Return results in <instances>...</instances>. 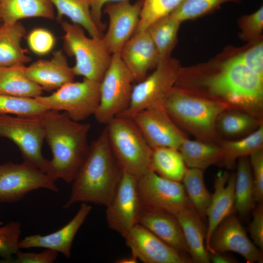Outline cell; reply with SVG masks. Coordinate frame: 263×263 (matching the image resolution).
<instances>
[{
	"label": "cell",
	"instance_id": "cell-1",
	"mask_svg": "<svg viewBox=\"0 0 263 263\" xmlns=\"http://www.w3.org/2000/svg\"><path fill=\"white\" fill-rule=\"evenodd\" d=\"M174 87L263 120V78L235 56L215 66L181 67Z\"/></svg>",
	"mask_w": 263,
	"mask_h": 263
},
{
	"label": "cell",
	"instance_id": "cell-2",
	"mask_svg": "<svg viewBox=\"0 0 263 263\" xmlns=\"http://www.w3.org/2000/svg\"><path fill=\"white\" fill-rule=\"evenodd\" d=\"M52 158L46 174L55 182L72 183L89 152V123L72 119L66 113L48 110L39 116Z\"/></svg>",
	"mask_w": 263,
	"mask_h": 263
},
{
	"label": "cell",
	"instance_id": "cell-3",
	"mask_svg": "<svg viewBox=\"0 0 263 263\" xmlns=\"http://www.w3.org/2000/svg\"><path fill=\"white\" fill-rule=\"evenodd\" d=\"M122 173L111 149L106 127L90 146L63 207L68 208L77 203L106 207L114 195Z\"/></svg>",
	"mask_w": 263,
	"mask_h": 263
},
{
	"label": "cell",
	"instance_id": "cell-4",
	"mask_svg": "<svg viewBox=\"0 0 263 263\" xmlns=\"http://www.w3.org/2000/svg\"><path fill=\"white\" fill-rule=\"evenodd\" d=\"M164 107L181 130L197 140L219 145L222 139L216 130V121L223 111L228 109L225 105L173 87Z\"/></svg>",
	"mask_w": 263,
	"mask_h": 263
},
{
	"label": "cell",
	"instance_id": "cell-5",
	"mask_svg": "<svg viewBox=\"0 0 263 263\" xmlns=\"http://www.w3.org/2000/svg\"><path fill=\"white\" fill-rule=\"evenodd\" d=\"M110 146L122 171L139 179L150 169L151 148L132 118L116 116L107 125Z\"/></svg>",
	"mask_w": 263,
	"mask_h": 263
},
{
	"label": "cell",
	"instance_id": "cell-6",
	"mask_svg": "<svg viewBox=\"0 0 263 263\" xmlns=\"http://www.w3.org/2000/svg\"><path fill=\"white\" fill-rule=\"evenodd\" d=\"M60 23L64 32V51L75 58L72 67L75 75L100 82L112 57L102 38L87 37L79 25L63 20Z\"/></svg>",
	"mask_w": 263,
	"mask_h": 263
},
{
	"label": "cell",
	"instance_id": "cell-7",
	"mask_svg": "<svg viewBox=\"0 0 263 263\" xmlns=\"http://www.w3.org/2000/svg\"><path fill=\"white\" fill-rule=\"evenodd\" d=\"M181 67L179 60L171 56L161 59L149 75L133 86L128 108L117 116L132 118L145 109L164 106Z\"/></svg>",
	"mask_w": 263,
	"mask_h": 263
},
{
	"label": "cell",
	"instance_id": "cell-8",
	"mask_svg": "<svg viewBox=\"0 0 263 263\" xmlns=\"http://www.w3.org/2000/svg\"><path fill=\"white\" fill-rule=\"evenodd\" d=\"M134 82L119 54H113L109 66L100 82V101L94 115L97 122L107 125L128 108Z\"/></svg>",
	"mask_w": 263,
	"mask_h": 263
},
{
	"label": "cell",
	"instance_id": "cell-9",
	"mask_svg": "<svg viewBox=\"0 0 263 263\" xmlns=\"http://www.w3.org/2000/svg\"><path fill=\"white\" fill-rule=\"evenodd\" d=\"M0 136L11 140L17 145L24 162L46 173L49 160L42 152L45 132L39 116L0 114Z\"/></svg>",
	"mask_w": 263,
	"mask_h": 263
},
{
	"label": "cell",
	"instance_id": "cell-10",
	"mask_svg": "<svg viewBox=\"0 0 263 263\" xmlns=\"http://www.w3.org/2000/svg\"><path fill=\"white\" fill-rule=\"evenodd\" d=\"M35 98L49 110L64 111L80 122L94 115L100 101V82L84 78L68 83L52 94Z\"/></svg>",
	"mask_w": 263,
	"mask_h": 263
},
{
	"label": "cell",
	"instance_id": "cell-11",
	"mask_svg": "<svg viewBox=\"0 0 263 263\" xmlns=\"http://www.w3.org/2000/svg\"><path fill=\"white\" fill-rule=\"evenodd\" d=\"M137 190L144 211L176 215L192 206L182 182L163 178L150 169L138 179Z\"/></svg>",
	"mask_w": 263,
	"mask_h": 263
},
{
	"label": "cell",
	"instance_id": "cell-12",
	"mask_svg": "<svg viewBox=\"0 0 263 263\" xmlns=\"http://www.w3.org/2000/svg\"><path fill=\"white\" fill-rule=\"evenodd\" d=\"M40 188L58 191L55 182L38 168L24 162L0 163V203L19 202Z\"/></svg>",
	"mask_w": 263,
	"mask_h": 263
},
{
	"label": "cell",
	"instance_id": "cell-13",
	"mask_svg": "<svg viewBox=\"0 0 263 263\" xmlns=\"http://www.w3.org/2000/svg\"><path fill=\"white\" fill-rule=\"evenodd\" d=\"M137 179L122 171L114 195L106 207L108 226L123 237L135 225L142 209L137 190Z\"/></svg>",
	"mask_w": 263,
	"mask_h": 263
},
{
	"label": "cell",
	"instance_id": "cell-14",
	"mask_svg": "<svg viewBox=\"0 0 263 263\" xmlns=\"http://www.w3.org/2000/svg\"><path fill=\"white\" fill-rule=\"evenodd\" d=\"M132 119L151 149L166 147L178 150L187 138L182 130L171 119L164 106L145 109L135 114Z\"/></svg>",
	"mask_w": 263,
	"mask_h": 263
},
{
	"label": "cell",
	"instance_id": "cell-15",
	"mask_svg": "<svg viewBox=\"0 0 263 263\" xmlns=\"http://www.w3.org/2000/svg\"><path fill=\"white\" fill-rule=\"evenodd\" d=\"M143 0L132 3L130 0L109 2L103 12L109 19L108 29L102 39L113 55L119 54L125 43L135 33L139 19Z\"/></svg>",
	"mask_w": 263,
	"mask_h": 263
},
{
	"label": "cell",
	"instance_id": "cell-16",
	"mask_svg": "<svg viewBox=\"0 0 263 263\" xmlns=\"http://www.w3.org/2000/svg\"><path fill=\"white\" fill-rule=\"evenodd\" d=\"M232 251L241 255L248 263H262L261 250L249 239L244 227L232 213L225 219L213 232L208 252Z\"/></svg>",
	"mask_w": 263,
	"mask_h": 263
},
{
	"label": "cell",
	"instance_id": "cell-17",
	"mask_svg": "<svg viewBox=\"0 0 263 263\" xmlns=\"http://www.w3.org/2000/svg\"><path fill=\"white\" fill-rule=\"evenodd\" d=\"M132 254L145 263H188L190 259L139 224L123 237Z\"/></svg>",
	"mask_w": 263,
	"mask_h": 263
},
{
	"label": "cell",
	"instance_id": "cell-18",
	"mask_svg": "<svg viewBox=\"0 0 263 263\" xmlns=\"http://www.w3.org/2000/svg\"><path fill=\"white\" fill-rule=\"evenodd\" d=\"M122 61L139 82L154 69L161 58L156 47L146 30L135 32L119 53Z\"/></svg>",
	"mask_w": 263,
	"mask_h": 263
},
{
	"label": "cell",
	"instance_id": "cell-19",
	"mask_svg": "<svg viewBox=\"0 0 263 263\" xmlns=\"http://www.w3.org/2000/svg\"><path fill=\"white\" fill-rule=\"evenodd\" d=\"M92 206L89 204L81 203L74 217L58 230L45 235L34 234L20 239V249L34 247L49 249L61 253L69 259L74 240L78 231L91 212Z\"/></svg>",
	"mask_w": 263,
	"mask_h": 263
},
{
	"label": "cell",
	"instance_id": "cell-20",
	"mask_svg": "<svg viewBox=\"0 0 263 263\" xmlns=\"http://www.w3.org/2000/svg\"><path fill=\"white\" fill-rule=\"evenodd\" d=\"M236 173L230 174L227 171H219L214 182V192L207 209L206 217L208 225L205 245L208 252L211 236L221 222L234 213Z\"/></svg>",
	"mask_w": 263,
	"mask_h": 263
},
{
	"label": "cell",
	"instance_id": "cell-21",
	"mask_svg": "<svg viewBox=\"0 0 263 263\" xmlns=\"http://www.w3.org/2000/svg\"><path fill=\"white\" fill-rule=\"evenodd\" d=\"M25 72L30 80L46 91L74 81L75 76L62 50L55 51L50 59H40L26 67Z\"/></svg>",
	"mask_w": 263,
	"mask_h": 263
},
{
	"label": "cell",
	"instance_id": "cell-22",
	"mask_svg": "<svg viewBox=\"0 0 263 263\" xmlns=\"http://www.w3.org/2000/svg\"><path fill=\"white\" fill-rule=\"evenodd\" d=\"M175 216L181 225L192 262L210 263L205 244L207 228L203 218L192 206L182 210Z\"/></svg>",
	"mask_w": 263,
	"mask_h": 263
},
{
	"label": "cell",
	"instance_id": "cell-23",
	"mask_svg": "<svg viewBox=\"0 0 263 263\" xmlns=\"http://www.w3.org/2000/svg\"><path fill=\"white\" fill-rule=\"evenodd\" d=\"M138 224L179 252L188 251L180 223L175 215L142 211Z\"/></svg>",
	"mask_w": 263,
	"mask_h": 263
},
{
	"label": "cell",
	"instance_id": "cell-24",
	"mask_svg": "<svg viewBox=\"0 0 263 263\" xmlns=\"http://www.w3.org/2000/svg\"><path fill=\"white\" fill-rule=\"evenodd\" d=\"M25 34V28L19 21L0 25V67L24 65L31 60L21 44Z\"/></svg>",
	"mask_w": 263,
	"mask_h": 263
},
{
	"label": "cell",
	"instance_id": "cell-25",
	"mask_svg": "<svg viewBox=\"0 0 263 263\" xmlns=\"http://www.w3.org/2000/svg\"><path fill=\"white\" fill-rule=\"evenodd\" d=\"M30 18H55L50 0H0V21L7 24Z\"/></svg>",
	"mask_w": 263,
	"mask_h": 263
},
{
	"label": "cell",
	"instance_id": "cell-26",
	"mask_svg": "<svg viewBox=\"0 0 263 263\" xmlns=\"http://www.w3.org/2000/svg\"><path fill=\"white\" fill-rule=\"evenodd\" d=\"M178 150L188 168L203 170L211 165H221L223 156L219 145L187 138L182 142Z\"/></svg>",
	"mask_w": 263,
	"mask_h": 263
},
{
	"label": "cell",
	"instance_id": "cell-27",
	"mask_svg": "<svg viewBox=\"0 0 263 263\" xmlns=\"http://www.w3.org/2000/svg\"><path fill=\"white\" fill-rule=\"evenodd\" d=\"M24 65L0 67V94L35 98L43 90L26 75Z\"/></svg>",
	"mask_w": 263,
	"mask_h": 263
},
{
	"label": "cell",
	"instance_id": "cell-28",
	"mask_svg": "<svg viewBox=\"0 0 263 263\" xmlns=\"http://www.w3.org/2000/svg\"><path fill=\"white\" fill-rule=\"evenodd\" d=\"M151 149L150 169L163 178L182 182L187 168L179 150L166 147Z\"/></svg>",
	"mask_w": 263,
	"mask_h": 263
},
{
	"label": "cell",
	"instance_id": "cell-29",
	"mask_svg": "<svg viewBox=\"0 0 263 263\" xmlns=\"http://www.w3.org/2000/svg\"><path fill=\"white\" fill-rule=\"evenodd\" d=\"M235 186L234 210L243 218L255 207L254 186L247 156L238 159Z\"/></svg>",
	"mask_w": 263,
	"mask_h": 263
},
{
	"label": "cell",
	"instance_id": "cell-30",
	"mask_svg": "<svg viewBox=\"0 0 263 263\" xmlns=\"http://www.w3.org/2000/svg\"><path fill=\"white\" fill-rule=\"evenodd\" d=\"M57 9L56 19L60 22L64 16L72 23L81 26L91 37L101 38L103 34L94 22L89 0H50Z\"/></svg>",
	"mask_w": 263,
	"mask_h": 263
},
{
	"label": "cell",
	"instance_id": "cell-31",
	"mask_svg": "<svg viewBox=\"0 0 263 263\" xmlns=\"http://www.w3.org/2000/svg\"><path fill=\"white\" fill-rule=\"evenodd\" d=\"M219 146L223 153L221 165L227 169H232L235 166L237 160L249 156L256 150L263 148V124L241 139H222Z\"/></svg>",
	"mask_w": 263,
	"mask_h": 263
},
{
	"label": "cell",
	"instance_id": "cell-32",
	"mask_svg": "<svg viewBox=\"0 0 263 263\" xmlns=\"http://www.w3.org/2000/svg\"><path fill=\"white\" fill-rule=\"evenodd\" d=\"M263 124L260 120L245 112L226 109L218 116L216 130L221 136H236L250 133Z\"/></svg>",
	"mask_w": 263,
	"mask_h": 263
},
{
	"label": "cell",
	"instance_id": "cell-33",
	"mask_svg": "<svg viewBox=\"0 0 263 263\" xmlns=\"http://www.w3.org/2000/svg\"><path fill=\"white\" fill-rule=\"evenodd\" d=\"M181 22L171 15L156 21L146 30L158 51L161 59L170 56L177 41Z\"/></svg>",
	"mask_w": 263,
	"mask_h": 263
},
{
	"label": "cell",
	"instance_id": "cell-34",
	"mask_svg": "<svg viewBox=\"0 0 263 263\" xmlns=\"http://www.w3.org/2000/svg\"><path fill=\"white\" fill-rule=\"evenodd\" d=\"M203 171L187 168L182 182L191 205L202 218H205L212 194L205 186Z\"/></svg>",
	"mask_w": 263,
	"mask_h": 263
},
{
	"label": "cell",
	"instance_id": "cell-35",
	"mask_svg": "<svg viewBox=\"0 0 263 263\" xmlns=\"http://www.w3.org/2000/svg\"><path fill=\"white\" fill-rule=\"evenodd\" d=\"M48 110L35 98L0 94V114L38 117Z\"/></svg>",
	"mask_w": 263,
	"mask_h": 263
},
{
	"label": "cell",
	"instance_id": "cell-36",
	"mask_svg": "<svg viewBox=\"0 0 263 263\" xmlns=\"http://www.w3.org/2000/svg\"><path fill=\"white\" fill-rule=\"evenodd\" d=\"M182 0H143L140 19L135 32L146 30L156 21L170 15Z\"/></svg>",
	"mask_w": 263,
	"mask_h": 263
},
{
	"label": "cell",
	"instance_id": "cell-37",
	"mask_svg": "<svg viewBox=\"0 0 263 263\" xmlns=\"http://www.w3.org/2000/svg\"><path fill=\"white\" fill-rule=\"evenodd\" d=\"M241 0H183L170 15L181 22L204 16L226 2H237Z\"/></svg>",
	"mask_w": 263,
	"mask_h": 263
},
{
	"label": "cell",
	"instance_id": "cell-38",
	"mask_svg": "<svg viewBox=\"0 0 263 263\" xmlns=\"http://www.w3.org/2000/svg\"><path fill=\"white\" fill-rule=\"evenodd\" d=\"M21 226L20 222L11 221L0 227V263H9L17 252L20 249L19 243Z\"/></svg>",
	"mask_w": 263,
	"mask_h": 263
},
{
	"label": "cell",
	"instance_id": "cell-39",
	"mask_svg": "<svg viewBox=\"0 0 263 263\" xmlns=\"http://www.w3.org/2000/svg\"><path fill=\"white\" fill-rule=\"evenodd\" d=\"M238 23L243 40L253 42L261 39L259 38L263 30V6L251 14L242 17Z\"/></svg>",
	"mask_w": 263,
	"mask_h": 263
},
{
	"label": "cell",
	"instance_id": "cell-40",
	"mask_svg": "<svg viewBox=\"0 0 263 263\" xmlns=\"http://www.w3.org/2000/svg\"><path fill=\"white\" fill-rule=\"evenodd\" d=\"M55 41L54 35L43 28L33 29L27 37L29 49L38 56H44L50 52L55 46Z\"/></svg>",
	"mask_w": 263,
	"mask_h": 263
},
{
	"label": "cell",
	"instance_id": "cell-41",
	"mask_svg": "<svg viewBox=\"0 0 263 263\" xmlns=\"http://www.w3.org/2000/svg\"><path fill=\"white\" fill-rule=\"evenodd\" d=\"M249 69L263 78V41L261 39L249 48L235 56Z\"/></svg>",
	"mask_w": 263,
	"mask_h": 263
},
{
	"label": "cell",
	"instance_id": "cell-42",
	"mask_svg": "<svg viewBox=\"0 0 263 263\" xmlns=\"http://www.w3.org/2000/svg\"><path fill=\"white\" fill-rule=\"evenodd\" d=\"M249 162L253 176L255 200L260 203L263 200V148L250 155Z\"/></svg>",
	"mask_w": 263,
	"mask_h": 263
},
{
	"label": "cell",
	"instance_id": "cell-43",
	"mask_svg": "<svg viewBox=\"0 0 263 263\" xmlns=\"http://www.w3.org/2000/svg\"><path fill=\"white\" fill-rule=\"evenodd\" d=\"M58 254L57 252L49 249L39 253L25 252L19 249L9 263H53Z\"/></svg>",
	"mask_w": 263,
	"mask_h": 263
},
{
	"label": "cell",
	"instance_id": "cell-44",
	"mask_svg": "<svg viewBox=\"0 0 263 263\" xmlns=\"http://www.w3.org/2000/svg\"><path fill=\"white\" fill-rule=\"evenodd\" d=\"M252 209V219L249 226V232L253 243L263 250V203H258Z\"/></svg>",
	"mask_w": 263,
	"mask_h": 263
},
{
	"label": "cell",
	"instance_id": "cell-45",
	"mask_svg": "<svg viewBox=\"0 0 263 263\" xmlns=\"http://www.w3.org/2000/svg\"><path fill=\"white\" fill-rule=\"evenodd\" d=\"M90 11L92 19L99 29L103 33L105 29L106 24L102 22V9L105 5L109 2L120 1L123 0H89Z\"/></svg>",
	"mask_w": 263,
	"mask_h": 263
},
{
	"label": "cell",
	"instance_id": "cell-46",
	"mask_svg": "<svg viewBox=\"0 0 263 263\" xmlns=\"http://www.w3.org/2000/svg\"><path fill=\"white\" fill-rule=\"evenodd\" d=\"M210 262L213 263H236L238 261L224 253L208 252Z\"/></svg>",
	"mask_w": 263,
	"mask_h": 263
},
{
	"label": "cell",
	"instance_id": "cell-47",
	"mask_svg": "<svg viewBox=\"0 0 263 263\" xmlns=\"http://www.w3.org/2000/svg\"><path fill=\"white\" fill-rule=\"evenodd\" d=\"M137 258L133 255L119 259L117 261L118 263H137Z\"/></svg>",
	"mask_w": 263,
	"mask_h": 263
},
{
	"label": "cell",
	"instance_id": "cell-48",
	"mask_svg": "<svg viewBox=\"0 0 263 263\" xmlns=\"http://www.w3.org/2000/svg\"><path fill=\"white\" fill-rule=\"evenodd\" d=\"M2 224V222H0V225Z\"/></svg>",
	"mask_w": 263,
	"mask_h": 263
}]
</instances>
